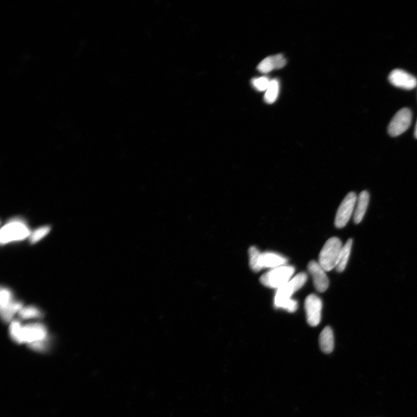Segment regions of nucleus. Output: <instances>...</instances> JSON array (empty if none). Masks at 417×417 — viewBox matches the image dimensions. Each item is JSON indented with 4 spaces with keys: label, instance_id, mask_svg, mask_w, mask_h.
I'll return each mask as SVG.
<instances>
[{
    "label": "nucleus",
    "instance_id": "obj_15",
    "mask_svg": "<svg viewBox=\"0 0 417 417\" xmlns=\"http://www.w3.org/2000/svg\"><path fill=\"white\" fill-rule=\"evenodd\" d=\"M23 308L22 303L18 302H12L10 305L1 309V314L3 319L5 321H9L12 318L16 312H19Z\"/></svg>",
    "mask_w": 417,
    "mask_h": 417
},
{
    "label": "nucleus",
    "instance_id": "obj_23",
    "mask_svg": "<svg viewBox=\"0 0 417 417\" xmlns=\"http://www.w3.org/2000/svg\"><path fill=\"white\" fill-rule=\"evenodd\" d=\"M274 61L275 69L283 68L286 64V60L282 54L272 56Z\"/></svg>",
    "mask_w": 417,
    "mask_h": 417
},
{
    "label": "nucleus",
    "instance_id": "obj_14",
    "mask_svg": "<svg viewBox=\"0 0 417 417\" xmlns=\"http://www.w3.org/2000/svg\"><path fill=\"white\" fill-rule=\"evenodd\" d=\"M353 244V240L350 239L346 241L345 244L342 246L340 258H339L336 267L337 271L338 272H342L345 270L348 262H349Z\"/></svg>",
    "mask_w": 417,
    "mask_h": 417
},
{
    "label": "nucleus",
    "instance_id": "obj_13",
    "mask_svg": "<svg viewBox=\"0 0 417 417\" xmlns=\"http://www.w3.org/2000/svg\"><path fill=\"white\" fill-rule=\"evenodd\" d=\"M320 349L325 354L332 353L334 346V339L333 330L329 327H326L321 332L319 336Z\"/></svg>",
    "mask_w": 417,
    "mask_h": 417
},
{
    "label": "nucleus",
    "instance_id": "obj_1",
    "mask_svg": "<svg viewBox=\"0 0 417 417\" xmlns=\"http://www.w3.org/2000/svg\"><path fill=\"white\" fill-rule=\"evenodd\" d=\"M307 280L306 273H299L286 285L277 289L274 298L275 307L277 308H282L290 313L296 311L298 303L291 298V297L305 285Z\"/></svg>",
    "mask_w": 417,
    "mask_h": 417
},
{
    "label": "nucleus",
    "instance_id": "obj_19",
    "mask_svg": "<svg viewBox=\"0 0 417 417\" xmlns=\"http://www.w3.org/2000/svg\"><path fill=\"white\" fill-rule=\"evenodd\" d=\"M275 69L274 61L273 56H268L263 59L258 66V71L262 73L267 74Z\"/></svg>",
    "mask_w": 417,
    "mask_h": 417
},
{
    "label": "nucleus",
    "instance_id": "obj_3",
    "mask_svg": "<svg viewBox=\"0 0 417 417\" xmlns=\"http://www.w3.org/2000/svg\"><path fill=\"white\" fill-rule=\"evenodd\" d=\"M342 246L341 240L337 237L330 238L326 242L319 258V263L326 271L336 268Z\"/></svg>",
    "mask_w": 417,
    "mask_h": 417
},
{
    "label": "nucleus",
    "instance_id": "obj_12",
    "mask_svg": "<svg viewBox=\"0 0 417 417\" xmlns=\"http://www.w3.org/2000/svg\"><path fill=\"white\" fill-rule=\"evenodd\" d=\"M370 195L367 191L360 193L356 200L354 213V220L355 224H359L362 221L366 214L368 205Z\"/></svg>",
    "mask_w": 417,
    "mask_h": 417
},
{
    "label": "nucleus",
    "instance_id": "obj_21",
    "mask_svg": "<svg viewBox=\"0 0 417 417\" xmlns=\"http://www.w3.org/2000/svg\"><path fill=\"white\" fill-rule=\"evenodd\" d=\"M51 228L49 227H42L38 228L30 235V241L32 243H37L45 237L50 231Z\"/></svg>",
    "mask_w": 417,
    "mask_h": 417
},
{
    "label": "nucleus",
    "instance_id": "obj_9",
    "mask_svg": "<svg viewBox=\"0 0 417 417\" xmlns=\"http://www.w3.org/2000/svg\"><path fill=\"white\" fill-rule=\"evenodd\" d=\"M389 81L393 85L407 90L414 89L417 85L416 78L401 69L391 72Z\"/></svg>",
    "mask_w": 417,
    "mask_h": 417
},
{
    "label": "nucleus",
    "instance_id": "obj_10",
    "mask_svg": "<svg viewBox=\"0 0 417 417\" xmlns=\"http://www.w3.org/2000/svg\"><path fill=\"white\" fill-rule=\"evenodd\" d=\"M308 271L311 273L315 289L319 292H324L329 288V281L326 271L319 263L311 261L308 265Z\"/></svg>",
    "mask_w": 417,
    "mask_h": 417
},
{
    "label": "nucleus",
    "instance_id": "obj_20",
    "mask_svg": "<svg viewBox=\"0 0 417 417\" xmlns=\"http://www.w3.org/2000/svg\"><path fill=\"white\" fill-rule=\"evenodd\" d=\"M270 82L271 80H269L268 78L262 77L254 78L251 81V84L256 89L260 91V92H263V91L267 90L269 84H270Z\"/></svg>",
    "mask_w": 417,
    "mask_h": 417
},
{
    "label": "nucleus",
    "instance_id": "obj_8",
    "mask_svg": "<svg viewBox=\"0 0 417 417\" xmlns=\"http://www.w3.org/2000/svg\"><path fill=\"white\" fill-rule=\"evenodd\" d=\"M304 307L308 324L312 327L318 326L321 320L322 308V302L320 298L315 294H310L306 298Z\"/></svg>",
    "mask_w": 417,
    "mask_h": 417
},
{
    "label": "nucleus",
    "instance_id": "obj_4",
    "mask_svg": "<svg viewBox=\"0 0 417 417\" xmlns=\"http://www.w3.org/2000/svg\"><path fill=\"white\" fill-rule=\"evenodd\" d=\"M295 268L293 266H285L271 269L261 276V283L268 288L278 289L292 279Z\"/></svg>",
    "mask_w": 417,
    "mask_h": 417
},
{
    "label": "nucleus",
    "instance_id": "obj_22",
    "mask_svg": "<svg viewBox=\"0 0 417 417\" xmlns=\"http://www.w3.org/2000/svg\"><path fill=\"white\" fill-rule=\"evenodd\" d=\"M0 305L1 309L6 308L13 302L12 295L10 290L5 288H2L0 293Z\"/></svg>",
    "mask_w": 417,
    "mask_h": 417
},
{
    "label": "nucleus",
    "instance_id": "obj_11",
    "mask_svg": "<svg viewBox=\"0 0 417 417\" xmlns=\"http://www.w3.org/2000/svg\"><path fill=\"white\" fill-rule=\"evenodd\" d=\"M288 263V259L280 254L273 252H265L261 254V267L275 268L285 266Z\"/></svg>",
    "mask_w": 417,
    "mask_h": 417
},
{
    "label": "nucleus",
    "instance_id": "obj_6",
    "mask_svg": "<svg viewBox=\"0 0 417 417\" xmlns=\"http://www.w3.org/2000/svg\"><path fill=\"white\" fill-rule=\"evenodd\" d=\"M357 198V195L355 193L351 192L342 200L336 216L335 225L337 228L344 227L349 223L352 216L354 215Z\"/></svg>",
    "mask_w": 417,
    "mask_h": 417
},
{
    "label": "nucleus",
    "instance_id": "obj_7",
    "mask_svg": "<svg viewBox=\"0 0 417 417\" xmlns=\"http://www.w3.org/2000/svg\"><path fill=\"white\" fill-rule=\"evenodd\" d=\"M411 120L412 112L409 108H404L398 111L389 124V135L392 137L401 135L410 127Z\"/></svg>",
    "mask_w": 417,
    "mask_h": 417
},
{
    "label": "nucleus",
    "instance_id": "obj_17",
    "mask_svg": "<svg viewBox=\"0 0 417 417\" xmlns=\"http://www.w3.org/2000/svg\"><path fill=\"white\" fill-rule=\"evenodd\" d=\"M261 254L262 253L256 247H250L249 249V265L252 270L256 272H258L262 269L260 266Z\"/></svg>",
    "mask_w": 417,
    "mask_h": 417
},
{
    "label": "nucleus",
    "instance_id": "obj_5",
    "mask_svg": "<svg viewBox=\"0 0 417 417\" xmlns=\"http://www.w3.org/2000/svg\"><path fill=\"white\" fill-rule=\"evenodd\" d=\"M30 235V230L23 222L13 221L2 228L0 241L2 244H6L11 242L25 240Z\"/></svg>",
    "mask_w": 417,
    "mask_h": 417
},
{
    "label": "nucleus",
    "instance_id": "obj_24",
    "mask_svg": "<svg viewBox=\"0 0 417 417\" xmlns=\"http://www.w3.org/2000/svg\"><path fill=\"white\" fill-rule=\"evenodd\" d=\"M414 136L416 138H417V122L415 125V130H414Z\"/></svg>",
    "mask_w": 417,
    "mask_h": 417
},
{
    "label": "nucleus",
    "instance_id": "obj_16",
    "mask_svg": "<svg viewBox=\"0 0 417 417\" xmlns=\"http://www.w3.org/2000/svg\"><path fill=\"white\" fill-rule=\"evenodd\" d=\"M280 84L279 82L276 80H271L270 84L264 95V100L266 103L272 104L274 103L277 98L279 94Z\"/></svg>",
    "mask_w": 417,
    "mask_h": 417
},
{
    "label": "nucleus",
    "instance_id": "obj_18",
    "mask_svg": "<svg viewBox=\"0 0 417 417\" xmlns=\"http://www.w3.org/2000/svg\"><path fill=\"white\" fill-rule=\"evenodd\" d=\"M19 315L23 319L38 318L42 316V313L36 307H27L22 308L19 312Z\"/></svg>",
    "mask_w": 417,
    "mask_h": 417
},
{
    "label": "nucleus",
    "instance_id": "obj_2",
    "mask_svg": "<svg viewBox=\"0 0 417 417\" xmlns=\"http://www.w3.org/2000/svg\"><path fill=\"white\" fill-rule=\"evenodd\" d=\"M10 335L17 343H28L30 345L44 341L47 332L44 326L40 323L21 325L19 321H14L10 328Z\"/></svg>",
    "mask_w": 417,
    "mask_h": 417
}]
</instances>
